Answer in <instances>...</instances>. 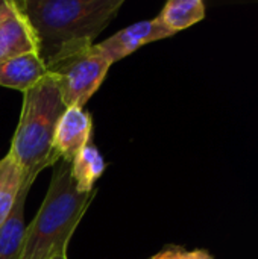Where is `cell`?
I'll list each match as a JSON object with an SVG mask.
<instances>
[{
  "label": "cell",
  "instance_id": "7",
  "mask_svg": "<svg viewBox=\"0 0 258 259\" xmlns=\"http://www.w3.org/2000/svg\"><path fill=\"white\" fill-rule=\"evenodd\" d=\"M93 120L84 108H67L62 114L53 140L55 155L67 162H71L81 150L90 143Z\"/></svg>",
  "mask_w": 258,
  "mask_h": 259
},
{
  "label": "cell",
  "instance_id": "6",
  "mask_svg": "<svg viewBox=\"0 0 258 259\" xmlns=\"http://www.w3.org/2000/svg\"><path fill=\"white\" fill-rule=\"evenodd\" d=\"M173 35L175 33L170 32L155 17L152 20L134 23V24L119 30L113 36L106 38L105 41L99 42L97 46L102 49V52L109 59V62L114 64V62L126 58L128 55L134 53L144 44H149V42H154L158 39H164V38H169Z\"/></svg>",
  "mask_w": 258,
  "mask_h": 259
},
{
  "label": "cell",
  "instance_id": "8",
  "mask_svg": "<svg viewBox=\"0 0 258 259\" xmlns=\"http://www.w3.org/2000/svg\"><path fill=\"white\" fill-rule=\"evenodd\" d=\"M47 76L46 62L38 53H27L0 62V87L21 93Z\"/></svg>",
  "mask_w": 258,
  "mask_h": 259
},
{
  "label": "cell",
  "instance_id": "1",
  "mask_svg": "<svg viewBox=\"0 0 258 259\" xmlns=\"http://www.w3.org/2000/svg\"><path fill=\"white\" fill-rule=\"evenodd\" d=\"M26 14L44 62L73 46L93 44L111 23L125 0H23Z\"/></svg>",
  "mask_w": 258,
  "mask_h": 259
},
{
  "label": "cell",
  "instance_id": "15",
  "mask_svg": "<svg viewBox=\"0 0 258 259\" xmlns=\"http://www.w3.org/2000/svg\"><path fill=\"white\" fill-rule=\"evenodd\" d=\"M3 3H5V0H0V9H2V6H3Z\"/></svg>",
  "mask_w": 258,
  "mask_h": 259
},
{
  "label": "cell",
  "instance_id": "13",
  "mask_svg": "<svg viewBox=\"0 0 258 259\" xmlns=\"http://www.w3.org/2000/svg\"><path fill=\"white\" fill-rule=\"evenodd\" d=\"M186 249L181 246H166L161 252L149 259H182Z\"/></svg>",
  "mask_w": 258,
  "mask_h": 259
},
{
  "label": "cell",
  "instance_id": "11",
  "mask_svg": "<svg viewBox=\"0 0 258 259\" xmlns=\"http://www.w3.org/2000/svg\"><path fill=\"white\" fill-rule=\"evenodd\" d=\"M205 17V5L201 0H170L157 18L173 33L184 30Z\"/></svg>",
  "mask_w": 258,
  "mask_h": 259
},
{
  "label": "cell",
  "instance_id": "16",
  "mask_svg": "<svg viewBox=\"0 0 258 259\" xmlns=\"http://www.w3.org/2000/svg\"><path fill=\"white\" fill-rule=\"evenodd\" d=\"M53 259H67V256H59V258H53Z\"/></svg>",
  "mask_w": 258,
  "mask_h": 259
},
{
  "label": "cell",
  "instance_id": "3",
  "mask_svg": "<svg viewBox=\"0 0 258 259\" xmlns=\"http://www.w3.org/2000/svg\"><path fill=\"white\" fill-rule=\"evenodd\" d=\"M65 109L58 83L49 73L23 93L21 114L9 152L23 168L24 179L30 185L46 167L59 161L53 152V140Z\"/></svg>",
  "mask_w": 258,
  "mask_h": 259
},
{
  "label": "cell",
  "instance_id": "2",
  "mask_svg": "<svg viewBox=\"0 0 258 259\" xmlns=\"http://www.w3.org/2000/svg\"><path fill=\"white\" fill-rule=\"evenodd\" d=\"M97 190L81 193L70 173V162L59 159L46 197L24 229L20 259L67 256V247L79 222L90 208Z\"/></svg>",
  "mask_w": 258,
  "mask_h": 259
},
{
  "label": "cell",
  "instance_id": "14",
  "mask_svg": "<svg viewBox=\"0 0 258 259\" xmlns=\"http://www.w3.org/2000/svg\"><path fill=\"white\" fill-rule=\"evenodd\" d=\"M182 259H213V256L207 250L198 249V250H192V252H187L186 250Z\"/></svg>",
  "mask_w": 258,
  "mask_h": 259
},
{
  "label": "cell",
  "instance_id": "10",
  "mask_svg": "<svg viewBox=\"0 0 258 259\" xmlns=\"http://www.w3.org/2000/svg\"><path fill=\"white\" fill-rule=\"evenodd\" d=\"M24 171L11 152L0 159V225L11 214L24 185Z\"/></svg>",
  "mask_w": 258,
  "mask_h": 259
},
{
  "label": "cell",
  "instance_id": "12",
  "mask_svg": "<svg viewBox=\"0 0 258 259\" xmlns=\"http://www.w3.org/2000/svg\"><path fill=\"white\" fill-rule=\"evenodd\" d=\"M105 162L99 150L88 143L81 153L70 162V173L81 193L94 190V182L102 176Z\"/></svg>",
  "mask_w": 258,
  "mask_h": 259
},
{
  "label": "cell",
  "instance_id": "5",
  "mask_svg": "<svg viewBox=\"0 0 258 259\" xmlns=\"http://www.w3.org/2000/svg\"><path fill=\"white\" fill-rule=\"evenodd\" d=\"M27 53H38L35 32L18 3L5 0L0 9V62Z\"/></svg>",
  "mask_w": 258,
  "mask_h": 259
},
{
  "label": "cell",
  "instance_id": "9",
  "mask_svg": "<svg viewBox=\"0 0 258 259\" xmlns=\"http://www.w3.org/2000/svg\"><path fill=\"white\" fill-rule=\"evenodd\" d=\"M30 184L24 182L15 205L8 219L0 225V259H20L24 240V206L30 190Z\"/></svg>",
  "mask_w": 258,
  "mask_h": 259
},
{
  "label": "cell",
  "instance_id": "4",
  "mask_svg": "<svg viewBox=\"0 0 258 259\" xmlns=\"http://www.w3.org/2000/svg\"><path fill=\"white\" fill-rule=\"evenodd\" d=\"M111 65L97 44L67 47L46 62L47 73L56 80L67 108H84Z\"/></svg>",
  "mask_w": 258,
  "mask_h": 259
}]
</instances>
